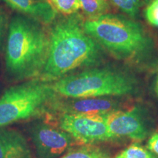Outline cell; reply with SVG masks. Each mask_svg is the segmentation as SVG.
<instances>
[{
    "label": "cell",
    "instance_id": "obj_1",
    "mask_svg": "<svg viewBox=\"0 0 158 158\" xmlns=\"http://www.w3.org/2000/svg\"><path fill=\"white\" fill-rule=\"evenodd\" d=\"M54 22L49 31L48 59L40 78L56 81L77 69L101 62L102 47L85 31L81 15H65Z\"/></svg>",
    "mask_w": 158,
    "mask_h": 158
},
{
    "label": "cell",
    "instance_id": "obj_2",
    "mask_svg": "<svg viewBox=\"0 0 158 158\" xmlns=\"http://www.w3.org/2000/svg\"><path fill=\"white\" fill-rule=\"evenodd\" d=\"M49 33L37 20L17 14L9 23L5 45L7 73L16 81L40 76L48 59Z\"/></svg>",
    "mask_w": 158,
    "mask_h": 158
},
{
    "label": "cell",
    "instance_id": "obj_3",
    "mask_svg": "<svg viewBox=\"0 0 158 158\" xmlns=\"http://www.w3.org/2000/svg\"><path fill=\"white\" fill-rule=\"evenodd\" d=\"M84 30L102 48L122 60L146 56L153 48V41L141 24L122 15L107 13L86 20Z\"/></svg>",
    "mask_w": 158,
    "mask_h": 158
},
{
    "label": "cell",
    "instance_id": "obj_4",
    "mask_svg": "<svg viewBox=\"0 0 158 158\" xmlns=\"http://www.w3.org/2000/svg\"><path fill=\"white\" fill-rule=\"evenodd\" d=\"M59 98L52 84L40 78L12 86L0 98V127L37 116L54 115Z\"/></svg>",
    "mask_w": 158,
    "mask_h": 158
},
{
    "label": "cell",
    "instance_id": "obj_5",
    "mask_svg": "<svg viewBox=\"0 0 158 158\" xmlns=\"http://www.w3.org/2000/svg\"><path fill=\"white\" fill-rule=\"evenodd\" d=\"M59 95L68 98H100L133 94L136 81L125 73L110 68H92L68 75L52 84Z\"/></svg>",
    "mask_w": 158,
    "mask_h": 158
},
{
    "label": "cell",
    "instance_id": "obj_6",
    "mask_svg": "<svg viewBox=\"0 0 158 158\" xmlns=\"http://www.w3.org/2000/svg\"><path fill=\"white\" fill-rule=\"evenodd\" d=\"M107 114H61L55 123L72 136L78 145L116 139L106 123Z\"/></svg>",
    "mask_w": 158,
    "mask_h": 158
},
{
    "label": "cell",
    "instance_id": "obj_7",
    "mask_svg": "<svg viewBox=\"0 0 158 158\" xmlns=\"http://www.w3.org/2000/svg\"><path fill=\"white\" fill-rule=\"evenodd\" d=\"M29 134L37 158H58L76 143L70 134L48 120L33 124Z\"/></svg>",
    "mask_w": 158,
    "mask_h": 158
},
{
    "label": "cell",
    "instance_id": "obj_8",
    "mask_svg": "<svg viewBox=\"0 0 158 158\" xmlns=\"http://www.w3.org/2000/svg\"><path fill=\"white\" fill-rule=\"evenodd\" d=\"M106 123L110 133L115 138L127 137L141 141L147 136V129L139 110L136 108L128 110H116L108 113Z\"/></svg>",
    "mask_w": 158,
    "mask_h": 158
},
{
    "label": "cell",
    "instance_id": "obj_9",
    "mask_svg": "<svg viewBox=\"0 0 158 158\" xmlns=\"http://www.w3.org/2000/svg\"><path fill=\"white\" fill-rule=\"evenodd\" d=\"M73 99L63 100L59 98L55 105V113L59 111L61 114H106L119 108L117 101L101 97Z\"/></svg>",
    "mask_w": 158,
    "mask_h": 158
},
{
    "label": "cell",
    "instance_id": "obj_10",
    "mask_svg": "<svg viewBox=\"0 0 158 158\" xmlns=\"http://www.w3.org/2000/svg\"><path fill=\"white\" fill-rule=\"evenodd\" d=\"M10 7L23 15L49 24L56 20L57 12L48 0H2Z\"/></svg>",
    "mask_w": 158,
    "mask_h": 158
},
{
    "label": "cell",
    "instance_id": "obj_11",
    "mask_svg": "<svg viewBox=\"0 0 158 158\" xmlns=\"http://www.w3.org/2000/svg\"><path fill=\"white\" fill-rule=\"evenodd\" d=\"M0 158H33L27 140L17 130L0 127Z\"/></svg>",
    "mask_w": 158,
    "mask_h": 158
},
{
    "label": "cell",
    "instance_id": "obj_12",
    "mask_svg": "<svg viewBox=\"0 0 158 158\" xmlns=\"http://www.w3.org/2000/svg\"><path fill=\"white\" fill-rule=\"evenodd\" d=\"M80 8L88 20L95 19L102 16L110 10L108 0H78Z\"/></svg>",
    "mask_w": 158,
    "mask_h": 158
},
{
    "label": "cell",
    "instance_id": "obj_13",
    "mask_svg": "<svg viewBox=\"0 0 158 158\" xmlns=\"http://www.w3.org/2000/svg\"><path fill=\"white\" fill-rule=\"evenodd\" d=\"M60 158H110V154L92 145H84L70 150Z\"/></svg>",
    "mask_w": 158,
    "mask_h": 158
},
{
    "label": "cell",
    "instance_id": "obj_14",
    "mask_svg": "<svg viewBox=\"0 0 158 158\" xmlns=\"http://www.w3.org/2000/svg\"><path fill=\"white\" fill-rule=\"evenodd\" d=\"M114 158H157L152 152L138 143H133L124 149Z\"/></svg>",
    "mask_w": 158,
    "mask_h": 158
},
{
    "label": "cell",
    "instance_id": "obj_15",
    "mask_svg": "<svg viewBox=\"0 0 158 158\" xmlns=\"http://www.w3.org/2000/svg\"><path fill=\"white\" fill-rule=\"evenodd\" d=\"M114 7L128 15L132 19H135L138 14L141 0H109Z\"/></svg>",
    "mask_w": 158,
    "mask_h": 158
},
{
    "label": "cell",
    "instance_id": "obj_16",
    "mask_svg": "<svg viewBox=\"0 0 158 158\" xmlns=\"http://www.w3.org/2000/svg\"><path fill=\"white\" fill-rule=\"evenodd\" d=\"M56 10L64 15H70L78 13L80 5L78 0H50Z\"/></svg>",
    "mask_w": 158,
    "mask_h": 158
},
{
    "label": "cell",
    "instance_id": "obj_17",
    "mask_svg": "<svg viewBox=\"0 0 158 158\" xmlns=\"http://www.w3.org/2000/svg\"><path fill=\"white\" fill-rule=\"evenodd\" d=\"M146 21L152 27L158 28V0H152L144 10Z\"/></svg>",
    "mask_w": 158,
    "mask_h": 158
},
{
    "label": "cell",
    "instance_id": "obj_18",
    "mask_svg": "<svg viewBox=\"0 0 158 158\" xmlns=\"http://www.w3.org/2000/svg\"><path fill=\"white\" fill-rule=\"evenodd\" d=\"M8 17L5 11L0 7V51L2 49L5 35L8 31Z\"/></svg>",
    "mask_w": 158,
    "mask_h": 158
},
{
    "label": "cell",
    "instance_id": "obj_19",
    "mask_svg": "<svg viewBox=\"0 0 158 158\" xmlns=\"http://www.w3.org/2000/svg\"><path fill=\"white\" fill-rule=\"evenodd\" d=\"M147 148L151 152L158 155V132L154 133L149 138Z\"/></svg>",
    "mask_w": 158,
    "mask_h": 158
},
{
    "label": "cell",
    "instance_id": "obj_20",
    "mask_svg": "<svg viewBox=\"0 0 158 158\" xmlns=\"http://www.w3.org/2000/svg\"><path fill=\"white\" fill-rule=\"evenodd\" d=\"M143 2L146 4V5H148V4L151 2L152 1V0H143Z\"/></svg>",
    "mask_w": 158,
    "mask_h": 158
},
{
    "label": "cell",
    "instance_id": "obj_21",
    "mask_svg": "<svg viewBox=\"0 0 158 158\" xmlns=\"http://www.w3.org/2000/svg\"><path fill=\"white\" fill-rule=\"evenodd\" d=\"M156 91H157V93L158 94V78L157 80V84H156Z\"/></svg>",
    "mask_w": 158,
    "mask_h": 158
}]
</instances>
